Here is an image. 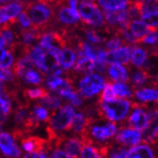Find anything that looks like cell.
<instances>
[{
  "label": "cell",
  "instance_id": "obj_3",
  "mask_svg": "<svg viewBox=\"0 0 158 158\" xmlns=\"http://www.w3.org/2000/svg\"><path fill=\"white\" fill-rule=\"evenodd\" d=\"M106 84L104 77L98 73H87L81 78L77 84L78 92L82 96V98H92L97 96Z\"/></svg>",
  "mask_w": 158,
  "mask_h": 158
},
{
  "label": "cell",
  "instance_id": "obj_15",
  "mask_svg": "<svg viewBox=\"0 0 158 158\" xmlns=\"http://www.w3.org/2000/svg\"><path fill=\"white\" fill-rule=\"evenodd\" d=\"M128 30L140 42V40L145 37L152 29L141 19H135L130 20V23L128 24Z\"/></svg>",
  "mask_w": 158,
  "mask_h": 158
},
{
  "label": "cell",
  "instance_id": "obj_38",
  "mask_svg": "<svg viewBox=\"0 0 158 158\" xmlns=\"http://www.w3.org/2000/svg\"><path fill=\"white\" fill-rule=\"evenodd\" d=\"M17 19H18V23H19V26L22 27V29H28V28L33 27L30 18L28 17V15H27L25 12L23 11Z\"/></svg>",
  "mask_w": 158,
  "mask_h": 158
},
{
  "label": "cell",
  "instance_id": "obj_12",
  "mask_svg": "<svg viewBox=\"0 0 158 158\" xmlns=\"http://www.w3.org/2000/svg\"><path fill=\"white\" fill-rule=\"evenodd\" d=\"M56 20L64 26H75L77 25L78 23L80 22V17L78 13L73 12L69 7L66 6H61L59 7V9L57 10V16Z\"/></svg>",
  "mask_w": 158,
  "mask_h": 158
},
{
  "label": "cell",
  "instance_id": "obj_33",
  "mask_svg": "<svg viewBox=\"0 0 158 158\" xmlns=\"http://www.w3.org/2000/svg\"><path fill=\"white\" fill-rule=\"evenodd\" d=\"M123 45H125V43L123 42V40L121 39V37L118 35V33L113 34V36L105 42V47H106L107 51L115 50V49H118V48H119Z\"/></svg>",
  "mask_w": 158,
  "mask_h": 158
},
{
  "label": "cell",
  "instance_id": "obj_32",
  "mask_svg": "<svg viewBox=\"0 0 158 158\" xmlns=\"http://www.w3.org/2000/svg\"><path fill=\"white\" fill-rule=\"evenodd\" d=\"M29 113L27 111V109L24 106H19L17 110H16V113H15V121L19 124L20 123H23L27 126V123H28L29 120Z\"/></svg>",
  "mask_w": 158,
  "mask_h": 158
},
{
  "label": "cell",
  "instance_id": "obj_46",
  "mask_svg": "<svg viewBox=\"0 0 158 158\" xmlns=\"http://www.w3.org/2000/svg\"><path fill=\"white\" fill-rule=\"evenodd\" d=\"M1 128H2V121L0 119V132H1Z\"/></svg>",
  "mask_w": 158,
  "mask_h": 158
},
{
  "label": "cell",
  "instance_id": "obj_14",
  "mask_svg": "<svg viewBox=\"0 0 158 158\" xmlns=\"http://www.w3.org/2000/svg\"><path fill=\"white\" fill-rule=\"evenodd\" d=\"M107 73L109 78L114 81H129L130 74L124 64L110 63L107 67Z\"/></svg>",
  "mask_w": 158,
  "mask_h": 158
},
{
  "label": "cell",
  "instance_id": "obj_41",
  "mask_svg": "<svg viewBox=\"0 0 158 158\" xmlns=\"http://www.w3.org/2000/svg\"><path fill=\"white\" fill-rule=\"evenodd\" d=\"M110 158H128L127 149L123 148H118L111 150L110 152Z\"/></svg>",
  "mask_w": 158,
  "mask_h": 158
},
{
  "label": "cell",
  "instance_id": "obj_2",
  "mask_svg": "<svg viewBox=\"0 0 158 158\" xmlns=\"http://www.w3.org/2000/svg\"><path fill=\"white\" fill-rule=\"evenodd\" d=\"M78 13L80 19L85 24L91 26L92 28H101L105 26L104 14L97 4L92 1L79 2Z\"/></svg>",
  "mask_w": 158,
  "mask_h": 158
},
{
  "label": "cell",
  "instance_id": "obj_17",
  "mask_svg": "<svg viewBox=\"0 0 158 158\" xmlns=\"http://www.w3.org/2000/svg\"><path fill=\"white\" fill-rule=\"evenodd\" d=\"M134 95L141 103H152L157 101L158 91L155 87H140L136 89Z\"/></svg>",
  "mask_w": 158,
  "mask_h": 158
},
{
  "label": "cell",
  "instance_id": "obj_29",
  "mask_svg": "<svg viewBox=\"0 0 158 158\" xmlns=\"http://www.w3.org/2000/svg\"><path fill=\"white\" fill-rule=\"evenodd\" d=\"M80 158H103L102 152L90 143L82 145L80 152Z\"/></svg>",
  "mask_w": 158,
  "mask_h": 158
},
{
  "label": "cell",
  "instance_id": "obj_30",
  "mask_svg": "<svg viewBox=\"0 0 158 158\" xmlns=\"http://www.w3.org/2000/svg\"><path fill=\"white\" fill-rule=\"evenodd\" d=\"M43 145H44V142L42 140L37 139V138H28L23 141L22 148L24 152H33V150L41 149Z\"/></svg>",
  "mask_w": 158,
  "mask_h": 158
},
{
  "label": "cell",
  "instance_id": "obj_35",
  "mask_svg": "<svg viewBox=\"0 0 158 158\" xmlns=\"http://www.w3.org/2000/svg\"><path fill=\"white\" fill-rule=\"evenodd\" d=\"M114 98H116V96L114 92V89H113V86H112V84L111 82H107L105 84L104 87L102 89V94H101V101H104V102H107V101H111V100H114Z\"/></svg>",
  "mask_w": 158,
  "mask_h": 158
},
{
  "label": "cell",
  "instance_id": "obj_44",
  "mask_svg": "<svg viewBox=\"0 0 158 158\" xmlns=\"http://www.w3.org/2000/svg\"><path fill=\"white\" fill-rule=\"evenodd\" d=\"M4 84H5V82L1 79H0V92L3 91L4 89H5V85Z\"/></svg>",
  "mask_w": 158,
  "mask_h": 158
},
{
  "label": "cell",
  "instance_id": "obj_7",
  "mask_svg": "<svg viewBox=\"0 0 158 158\" xmlns=\"http://www.w3.org/2000/svg\"><path fill=\"white\" fill-rule=\"evenodd\" d=\"M24 9V2H9L0 6V26L14 24L17 18Z\"/></svg>",
  "mask_w": 158,
  "mask_h": 158
},
{
  "label": "cell",
  "instance_id": "obj_1",
  "mask_svg": "<svg viewBox=\"0 0 158 158\" xmlns=\"http://www.w3.org/2000/svg\"><path fill=\"white\" fill-rule=\"evenodd\" d=\"M132 108V103L128 99L114 98L111 101H100L98 112L108 120L119 122L124 120Z\"/></svg>",
  "mask_w": 158,
  "mask_h": 158
},
{
  "label": "cell",
  "instance_id": "obj_40",
  "mask_svg": "<svg viewBox=\"0 0 158 158\" xmlns=\"http://www.w3.org/2000/svg\"><path fill=\"white\" fill-rule=\"evenodd\" d=\"M23 158H50L49 154L46 152H44L43 149H37V150H33V152H27Z\"/></svg>",
  "mask_w": 158,
  "mask_h": 158
},
{
  "label": "cell",
  "instance_id": "obj_24",
  "mask_svg": "<svg viewBox=\"0 0 158 158\" xmlns=\"http://www.w3.org/2000/svg\"><path fill=\"white\" fill-rule=\"evenodd\" d=\"M112 86L116 97L129 99L133 96V89L126 81H114L112 84Z\"/></svg>",
  "mask_w": 158,
  "mask_h": 158
},
{
  "label": "cell",
  "instance_id": "obj_4",
  "mask_svg": "<svg viewBox=\"0 0 158 158\" xmlns=\"http://www.w3.org/2000/svg\"><path fill=\"white\" fill-rule=\"evenodd\" d=\"M75 114L76 110L71 105L60 106L58 109L54 110L53 114L49 118L51 129L53 132H63L70 130Z\"/></svg>",
  "mask_w": 158,
  "mask_h": 158
},
{
  "label": "cell",
  "instance_id": "obj_11",
  "mask_svg": "<svg viewBox=\"0 0 158 158\" xmlns=\"http://www.w3.org/2000/svg\"><path fill=\"white\" fill-rule=\"evenodd\" d=\"M132 47L133 46H130V45H123L115 50L108 51L107 62L128 64L130 61V54H131Z\"/></svg>",
  "mask_w": 158,
  "mask_h": 158
},
{
  "label": "cell",
  "instance_id": "obj_8",
  "mask_svg": "<svg viewBox=\"0 0 158 158\" xmlns=\"http://www.w3.org/2000/svg\"><path fill=\"white\" fill-rule=\"evenodd\" d=\"M150 121H152V119L149 118L148 111L138 105H135L128 118L129 126L138 130L140 132H143V130L148 128Z\"/></svg>",
  "mask_w": 158,
  "mask_h": 158
},
{
  "label": "cell",
  "instance_id": "obj_31",
  "mask_svg": "<svg viewBox=\"0 0 158 158\" xmlns=\"http://www.w3.org/2000/svg\"><path fill=\"white\" fill-rule=\"evenodd\" d=\"M31 115L37 122L39 121H48L50 118V114L48 109L43 107L42 105H36L33 107Z\"/></svg>",
  "mask_w": 158,
  "mask_h": 158
},
{
  "label": "cell",
  "instance_id": "obj_26",
  "mask_svg": "<svg viewBox=\"0 0 158 158\" xmlns=\"http://www.w3.org/2000/svg\"><path fill=\"white\" fill-rule=\"evenodd\" d=\"M15 63V52L0 45V68H12Z\"/></svg>",
  "mask_w": 158,
  "mask_h": 158
},
{
  "label": "cell",
  "instance_id": "obj_21",
  "mask_svg": "<svg viewBox=\"0 0 158 158\" xmlns=\"http://www.w3.org/2000/svg\"><path fill=\"white\" fill-rule=\"evenodd\" d=\"M84 141L79 138H69L62 142V149L69 155L77 158L80 154Z\"/></svg>",
  "mask_w": 158,
  "mask_h": 158
},
{
  "label": "cell",
  "instance_id": "obj_45",
  "mask_svg": "<svg viewBox=\"0 0 158 158\" xmlns=\"http://www.w3.org/2000/svg\"><path fill=\"white\" fill-rule=\"evenodd\" d=\"M13 1H15V0H0V3H9Z\"/></svg>",
  "mask_w": 158,
  "mask_h": 158
},
{
  "label": "cell",
  "instance_id": "obj_9",
  "mask_svg": "<svg viewBox=\"0 0 158 158\" xmlns=\"http://www.w3.org/2000/svg\"><path fill=\"white\" fill-rule=\"evenodd\" d=\"M115 140L124 147H134L143 140L142 132L131 127H122L115 134Z\"/></svg>",
  "mask_w": 158,
  "mask_h": 158
},
{
  "label": "cell",
  "instance_id": "obj_10",
  "mask_svg": "<svg viewBox=\"0 0 158 158\" xmlns=\"http://www.w3.org/2000/svg\"><path fill=\"white\" fill-rule=\"evenodd\" d=\"M0 150L9 158H19L22 156V152L16 143L14 136L7 132H0Z\"/></svg>",
  "mask_w": 158,
  "mask_h": 158
},
{
  "label": "cell",
  "instance_id": "obj_19",
  "mask_svg": "<svg viewBox=\"0 0 158 158\" xmlns=\"http://www.w3.org/2000/svg\"><path fill=\"white\" fill-rule=\"evenodd\" d=\"M89 122H90V120L88 119V118L84 113H76L73 118L70 130H72L75 134H81L84 136Z\"/></svg>",
  "mask_w": 158,
  "mask_h": 158
},
{
  "label": "cell",
  "instance_id": "obj_16",
  "mask_svg": "<svg viewBox=\"0 0 158 158\" xmlns=\"http://www.w3.org/2000/svg\"><path fill=\"white\" fill-rule=\"evenodd\" d=\"M148 57V52L139 46H133L130 54V61L134 67L136 68H143V65L147 63Z\"/></svg>",
  "mask_w": 158,
  "mask_h": 158
},
{
  "label": "cell",
  "instance_id": "obj_43",
  "mask_svg": "<svg viewBox=\"0 0 158 158\" xmlns=\"http://www.w3.org/2000/svg\"><path fill=\"white\" fill-rule=\"evenodd\" d=\"M79 2H80V0H68V5H69V8L75 13H78Z\"/></svg>",
  "mask_w": 158,
  "mask_h": 158
},
{
  "label": "cell",
  "instance_id": "obj_25",
  "mask_svg": "<svg viewBox=\"0 0 158 158\" xmlns=\"http://www.w3.org/2000/svg\"><path fill=\"white\" fill-rule=\"evenodd\" d=\"M39 101H40V105H42L48 110H52V111L58 109L62 105L61 97H59L56 94H52L49 92H47L42 98L39 99Z\"/></svg>",
  "mask_w": 158,
  "mask_h": 158
},
{
  "label": "cell",
  "instance_id": "obj_23",
  "mask_svg": "<svg viewBox=\"0 0 158 158\" xmlns=\"http://www.w3.org/2000/svg\"><path fill=\"white\" fill-rule=\"evenodd\" d=\"M150 80L148 70L143 68H137V70L132 72L131 77H129V81H131L134 87H141L146 85Z\"/></svg>",
  "mask_w": 158,
  "mask_h": 158
},
{
  "label": "cell",
  "instance_id": "obj_22",
  "mask_svg": "<svg viewBox=\"0 0 158 158\" xmlns=\"http://www.w3.org/2000/svg\"><path fill=\"white\" fill-rule=\"evenodd\" d=\"M104 11H121L126 9L130 0H93Z\"/></svg>",
  "mask_w": 158,
  "mask_h": 158
},
{
  "label": "cell",
  "instance_id": "obj_20",
  "mask_svg": "<svg viewBox=\"0 0 158 158\" xmlns=\"http://www.w3.org/2000/svg\"><path fill=\"white\" fill-rule=\"evenodd\" d=\"M13 109V100L11 93L8 91H3L0 92V119L1 121H4L7 116H8Z\"/></svg>",
  "mask_w": 158,
  "mask_h": 158
},
{
  "label": "cell",
  "instance_id": "obj_6",
  "mask_svg": "<svg viewBox=\"0 0 158 158\" xmlns=\"http://www.w3.org/2000/svg\"><path fill=\"white\" fill-rule=\"evenodd\" d=\"M89 128V135L91 136V138L97 142L103 143L106 142L110 139H112L113 137L115 136L118 132V127L114 124V122L109 121L104 124H94L89 127V124L87 126Z\"/></svg>",
  "mask_w": 158,
  "mask_h": 158
},
{
  "label": "cell",
  "instance_id": "obj_37",
  "mask_svg": "<svg viewBox=\"0 0 158 158\" xmlns=\"http://www.w3.org/2000/svg\"><path fill=\"white\" fill-rule=\"evenodd\" d=\"M157 29H152L149 33H148L147 35L142 38L140 40V42H142L143 44H146L148 46H152L155 47L157 45Z\"/></svg>",
  "mask_w": 158,
  "mask_h": 158
},
{
  "label": "cell",
  "instance_id": "obj_13",
  "mask_svg": "<svg viewBox=\"0 0 158 158\" xmlns=\"http://www.w3.org/2000/svg\"><path fill=\"white\" fill-rule=\"evenodd\" d=\"M75 61H76V52L73 48L68 47L67 45L64 46L60 50V52L57 56V62L59 67L63 71H69L71 70Z\"/></svg>",
  "mask_w": 158,
  "mask_h": 158
},
{
  "label": "cell",
  "instance_id": "obj_5",
  "mask_svg": "<svg viewBox=\"0 0 158 158\" xmlns=\"http://www.w3.org/2000/svg\"><path fill=\"white\" fill-rule=\"evenodd\" d=\"M45 85L54 94L66 99L73 90V85L69 78H62L56 75H49L45 80Z\"/></svg>",
  "mask_w": 158,
  "mask_h": 158
},
{
  "label": "cell",
  "instance_id": "obj_42",
  "mask_svg": "<svg viewBox=\"0 0 158 158\" xmlns=\"http://www.w3.org/2000/svg\"><path fill=\"white\" fill-rule=\"evenodd\" d=\"M51 158H75V157L66 153L62 148H56L52 152Z\"/></svg>",
  "mask_w": 158,
  "mask_h": 158
},
{
  "label": "cell",
  "instance_id": "obj_27",
  "mask_svg": "<svg viewBox=\"0 0 158 158\" xmlns=\"http://www.w3.org/2000/svg\"><path fill=\"white\" fill-rule=\"evenodd\" d=\"M22 80L25 84L34 85H40L43 82V77L40 72L34 70V68H30L27 71L24 72Z\"/></svg>",
  "mask_w": 158,
  "mask_h": 158
},
{
  "label": "cell",
  "instance_id": "obj_28",
  "mask_svg": "<svg viewBox=\"0 0 158 158\" xmlns=\"http://www.w3.org/2000/svg\"><path fill=\"white\" fill-rule=\"evenodd\" d=\"M84 34L86 39V42L90 43L95 46H99L106 42V38L100 34L98 31H96L94 28H86L84 29Z\"/></svg>",
  "mask_w": 158,
  "mask_h": 158
},
{
  "label": "cell",
  "instance_id": "obj_34",
  "mask_svg": "<svg viewBox=\"0 0 158 158\" xmlns=\"http://www.w3.org/2000/svg\"><path fill=\"white\" fill-rule=\"evenodd\" d=\"M46 89L43 87H35V88H28L24 90V95L28 99L31 100H39L47 93Z\"/></svg>",
  "mask_w": 158,
  "mask_h": 158
},
{
  "label": "cell",
  "instance_id": "obj_39",
  "mask_svg": "<svg viewBox=\"0 0 158 158\" xmlns=\"http://www.w3.org/2000/svg\"><path fill=\"white\" fill-rule=\"evenodd\" d=\"M0 79L4 82H13L16 80V76L11 68H0Z\"/></svg>",
  "mask_w": 158,
  "mask_h": 158
},
{
  "label": "cell",
  "instance_id": "obj_18",
  "mask_svg": "<svg viewBox=\"0 0 158 158\" xmlns=\"http://www.w3.org/2000/svg\"><path fill=\"white\" fill-rule=\"evenodd\" d=\"M128 158H155L152 148L147 143H141L131 147L127 150Z\"/></svg>",
  "mask_w": 158,
  "mask_h": 158
},
{
  "label": "cell",
  "instance_id": "obj_36",
  "mask_svg": "<svg viewBox=\"0 0 158 158\" xmlns=\"http://www.w3.org/2000/svg\"><path fill=\"white\" fill-rule=\"evenodd\" d=\"M66 99L69 101L70 105L73 107H81L82 105V103H84L82 96L78 91H75L74 89L71 91V93L68 95V97Z\"/></svg>",
  "mask_w": 158,
  "mask_h": 158
}]
</instances>
